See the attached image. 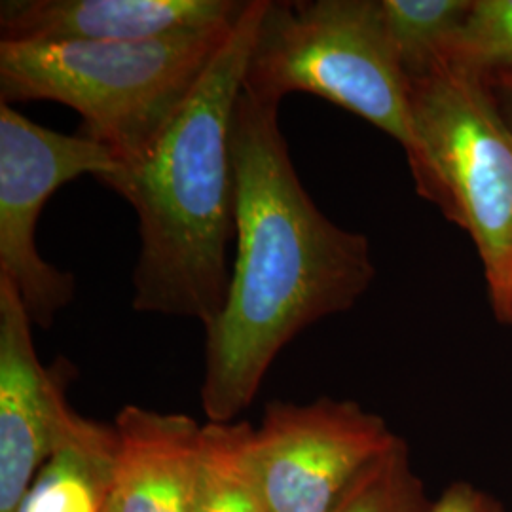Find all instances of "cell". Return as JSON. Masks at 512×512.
Returning a JSON list of instances; mask_svg holds the SVG:
<instances>
[{
    "label": "cell",
    "mask_w": 512,
    "mask_h": 512,
    "mask_svg": "<svg viewBox=\"0 0 512 512\" xmlns=\"http://www.w3.org/2000/svg\"><path fill=\"white\" fill-rule=\"evenodd\" d=\"M236 245L226 302L205 327L202 408L230 423L270 366L317 321L351 310L376 277L365 234L334 224L294 169L279 107L241 92L232 124Z\"/></svg>",
    "instance_id": "cell-1"
},
{
    "label": "cell",
    "mask_w": 512,
    "mask_h": 512,
    "mask_svg": "<svg viewBox=\"0 0 512 512\" xmlns=\"http://www.w3.org/2000/svg\"><path fill=\"white\" fill-rule=\"evenodd\" d=\"M266 2L249 0L162 133L101 183L139 217L133 310L196 319L205 329L226 302L236 236L232 124Z\"/></svg>",
    "instance_id": "cell-2"
},
{
    "label": "cell",
    "mask_w": 512,
    "mask_h": 512,
    "mask_svg": "<svg viewBox=\"0 0 512 512\" xmlns=\"http://www.w3.org/2000/svg\"><path fill=\"white\" fill-rule=\"evenodd\" d=\"M238 21L143 42H0V103L71 107L78 133L128 164L169 124Z\"/></svg>",
    "instance_id": "cell-3"
},
{
    "label": "cell",
    "mask_w": 512,
    "mask_h": 512,
    "mask_svg": "<svg viewBox=\"0 0 512 512\" xmlns=\"http://www.w3.org/2000/svg\"><path fill=\"white\" fill-rule=\"evenodd\" d=\"M311 93L393 137L416 164L410 88L393 54L380 0H268L256 27L243 93L281 107Z\"/></svg>",
    "instance_id": "cell-4"
},
{
    "label": "cell",
    "mask_w": 512,
    "mask_h": 512,
    "mask_svg": "<svg viewBox=\"0 0 512 512\" xmlns=\"http://www.w3.org/2000/svg\"><path fill=\"white\" fill-rule=\"evenodd\" d=\"M421 198L469 232L497 304L512 275V129L484 76L450 61L408 82Z\"/></svg>",
    "instance_id": "cell-5"
},
{
    "label": "cell",
    "mask_w": 512,
    "mask_h": 512,
    "mask_svg": "<svg viewBox=\"0 0 512 512\" xmlns=\"http://www.w3.org/2000/svg\"><path fill=\"white\" fill-rule=\"evenodd\" d=\"M118 169L92 139L38 126L0 103V275L18 289L35 327H54L74 298L73 274L46 262L37 247L40 213L50 196L82 175L103 183Z\"/></svg>",
    "instance_id": "cell-6"
},
{
    "label": "cell",
    "mask_w": 512,
    "mask_h": 512,
    "mask_svg": "<svg viewBox=\"0 0 512 512\" xmlns=\"http://www.w3.org/2000/svg\"><path fill=\"white\" fill-rule=\"evenodd\" d=\"M399 435L355 401H272L253 433L270 512H332Z\"/></svg>",
    "instance_id": "cell-7"
},
{
    "label": "cell",
    "mask_w": 512,
    "mask_h": 512,
    "mask_svg": "<svg viewBox=\"0 0 512 512\" xmlns=\"http://www.w3.org/2000/svg\"><path fill=\"white\" fill-rule=\"evenodd\" d=\"M16 285L0 275V512H18L73 406V365L44 366Z\"/></svg>",
    "instance_id": "cell-8"
},
{
    "label": "cell",
    "mask_w": 512,
    "mask_h": 512,
    "mask_svg": "<svg viewBox=\"0 0 512 512\" xmlns=\"http://www.w3.org/2000/svg\"><path fill=\"white\" fill-rule=\"evenodd\" d=\"M249 0H4L0 42L116 44L234 23Z\"/></svg>",
    "instance_id": "cell-9"
},
{
    "label": "cell",
    "mask_w": 512,
    "mask_h": 512,
    "mask_svg": "<svg viewBox=\"0 0 512 512\" xmlns=\"http://www.w3.org/2000/svg\"><path fill=\"white\" fill-rule=\"evenodd\" d=\"M112 427V512H194L203 425L186 414L128 404Z\"/></svg>",
    "instance_id": "cell-10"
},
{
    "label": "cell",
    "mask_w": 512,
    "mask_h": 512,
    "mask_svg": "<svg viewBox=\"0 0 512 512\" xmlns=\"http://www.w3.org/2000/svg\"><path fill=\"white\" fill-rule=\"evenodd\" d=\"M114 454V427L71 410L18 512L109 511Z\"/></svg>",
    "instance_id": "cell-11"
},
{
    "label": "cell",
    "mask_w": 512,
    "mask_h": 512,
    "mask_svg": "<svg viewBox=\"0 0 512 512\" xmlns=\"http://www.w3.org/2000/svg\"><path fill=\"white\" fill-rule=\"evenodd\" d=\"M247 421L203 425L194 512H270Z\"/></svg>",
    "instance_id": "cell-12"
},
{
    "label": "cell",
    "mask_w": 512,
    "mask_h": 512,
    "mask_svg": "<svg viewBox=\"0 0 512 512\" xmlns=\"http://www.w3.org/2000/svg\"><path fill=\"white\" fill-rule=\"evenodd\" d=\"M471 8L473 0H380L385 33L408 82L448 61Z\"/></svg>",
    "instance_id": "cell-13"
},
{
    "label": "cell",
    "mask_w": 512,
    "mask_h": 512,
    "mask_svg": "<svg viewBox=\"0 0 512 512\" xmlns=\"http://www.w3.org/2000/svg\"><path fill=\"white\" fill-rule=\"evenodd\" d=\"M431 505L403 437L370 463L332 512H427Z\"/></svg>",
    "instance_id": "cell-14"
},
{
    "label": "cell",
    "mask_w": 512,
    "mask_h": 512,
    "mask_svg": "<svg viewBox=\"0 0 512 512\" xmlns=\"http://www.w3.org/2000/svg\"><path fill=\"white\" fill-rule=\"evenodd\" d=\"M448 61L475 73H512V0H473Z\"/></svg>",
    "instance_id": "cell-15"
},
{
    "label": "cell",
    "mask_w": 512,
    "mask_h": 512,
    "mask_svg": "<svg viewBox=\"0 0 512 512\" xmlns=\"http://www.w3.org/2000/svg\"><path fill=\"white\" fill-rule=\"evenodd\" d=\"M427 512H507L495 495L475 486L469 480L452 482L431 501Z\"/></svg>",
    "instance_id": "cell-16"
},
{
    "label": "cell",
    "mask_w": 512,
    "mask_h": 512,
    "mask_svg": "<svg viewBox=\"0 0 512 512\" xmlns=\"http://www.w3.org/2000/svg\"><path fill=\"white\" fill-rule=\"evenodd\" d=\"M484 82L494 97L497 109L512 129V73L486 74Z\"/></svg>",
    "instance_id": "cell-17"
},
{
    "label": "cell",
    "mask_w": 512,
    "mask_h": 512,
    "mask_svg": "<svg viewBox=\"0 0 512 512\" xmlns=\"http://www.w3.org/2000/svg\"><path fill=\"white\" fill-rule=\"evenodd\" d=\"M495 315L501 319V321H505V323H512V275L511 279H509V285H507V289H505V293H503V298L497 302L494 306Z\"/></svg>",
    "instance_id": "cell-18"
},
{
    "label": "cell",
    "mask_w": 512,
    "mask_h": 512,
    "mask_svg": "<svg viewBox=\"0 0 512 512\" xmlns=\"http://www.w3.org/2000/svg\"><path fill=\"white\" fill-rule=\"evenodd\" d=\"M107 512H112V507H110V505H109V511H107Z\"/></svg>",
    "instance_id": "cell-19"
},
{
    "label": "cell",
    "mask_w": 512,
    "mask_h": 512,
    "mask_svg": "<svg viewBox=\"0 0 512 512\" xmlns=\"http://www.w3.org/2000/svg\"><path fill=\"white\" fill-rule=\"evenodd\" d=\"M511 327H512V323H511Z\"/></svg>",
    "instance_id": "cell-20"
}]
</instances>
